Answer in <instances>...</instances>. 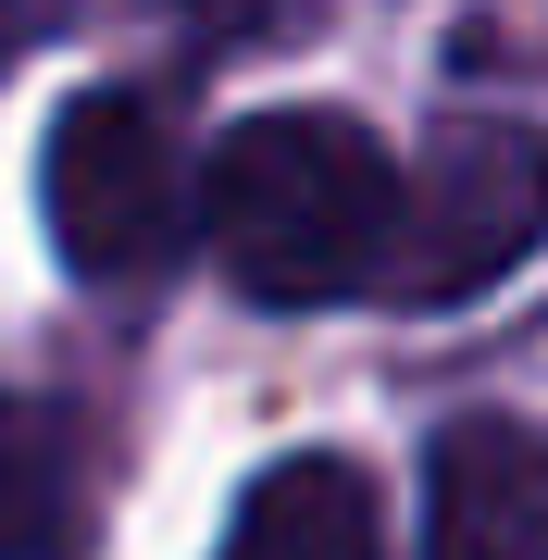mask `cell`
<instances>
[{
  "mask_svg": "<svg viewBox=\"0 0 548 560\" xmlns=\"http://www.w3.org/2000/svg\"><path fill=\"white\" fill-rule=\"evenodd\" d=\"M536 237H548V138L524 113H436L424 162H411V200H399L386 300L399 312H462L499 275H524Z\"/></svg>",
  "mask_w": 548,
  "mask_h": 560,
  "instance_id": "3957f363",
  "label": "cell"
},
{
  "mask_svg": "<svg viewBox=\"0 0 548 560\" xmlns=\"http://www.w3.org/2000/svg\"><path fill=\"white\" fill-rule=\"evenodd\" d=\"M38 212L62 275L88 287H150L200 237V162L175 150V113L150 88H75L38 150Z\"/></svg>",
  "mask_w": 548,
  "mask_h": 560,
  "instance_id": "7a4b0ae2",
  "label": "cell"
},
{
  "mask_svg": "<svg viewBox=\"0 0 548 560\" xmlns=\"http://www.w3.org/2000/svg\"><path fill=\"white\" fill-rule=\"evenodd\" d=\"M50 38H75L62 0H0V62H25V50H50Z\"/></svg>",
  "mask_w": 548,
  "mask_h": 560,
  "instance_id": "52a82bcc",
  "label": "cell"
},
{
  "mask_svg": "<svg viewBox=\"0 0 548 560\" xmlns=\"http://www.w3.org/2000/svg\"><path fill=\"white\" fill-rule=\"evenodd\" d=\"M424 560H548V436L462 411L424 448Z\"/></svg>",
  "mask_w": 548,
  "mask_h": 560,
  "instance_id": "277c9868",
  "label": "cell"
},
{
  "mask_svg": "<svg viewBox=\"0 0 548 560\" xmlns=\"http://www.w3.org/2000/svg\"><path fill=\"white\" fill-rule=\"evenodd\" d=\"M101 536V448L62 399L0 386V560H88Z\"/></svg>",
  "mask_w": 548,
  "mask_h": 560,
  "instance_id": "5b68a950",
  "label": "cell"
},
{
  "mask_svg": "<svg viewBox=\"0 0 548 560\" xmlns=\"http://www.w3.org/2000/svg\"><path fill=\"white\" fill-rule=\"evenodd\" d=\"M411 175L349 113H249L200 162V249L249 312H337L386 300Z\"/></svg>",
  "mask_w": 548,
  "mask_h": 560,
  "instance_id": "6da1fadb",
  "label": "cell"
},
{
  "mask_svg": "<svg viewBox=\"0 0 548 560\" xmlns=\"http://www.w3.org/2000/svg\"><path fill=\"white\" fill-rule=\"evenodd\" d=\"M224 560H386V499H374L362 460H337V448L263 460L237 523H224Z\"/></svg>",
  "mask_w": 548,
  "mask_h": 560,
  "instance_id": "8992f818",
  "label": "cell"
}]
</instances>
